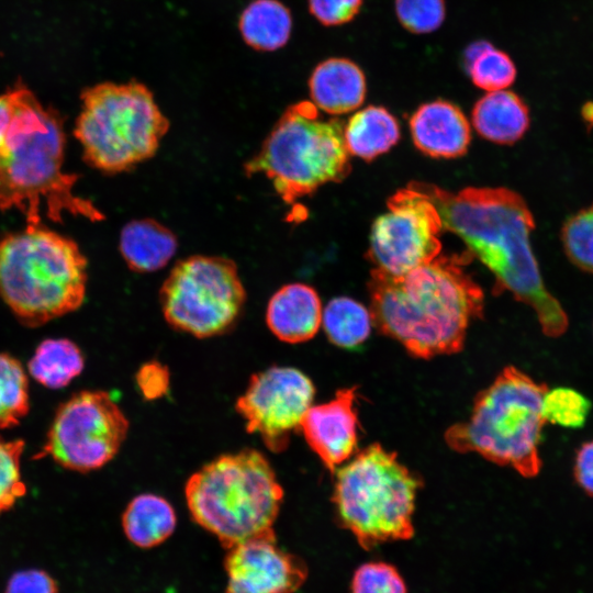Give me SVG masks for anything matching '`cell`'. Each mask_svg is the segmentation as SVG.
Instances as JSON below:
<instances>
[{
	"label": "cell",
	"instance_id": "13",
	"mask_svg": "<svg viewBox=\"0 0 593 593\" xmlns=\"http://www.w3.org/2000/svg\"><path fill=\"white\" fill-rule=\"evenodd\" d=\"M315 388L311 379L292 367H271L250 378L236 401V411L248 433L260 436L273 452L284 450L293 432L312 406Z\"/></svg>",
	"mask_w": 593,
	"mask_h": 593
},
{
	"label": "cell",
	"instance_id": "30",
	"mask_svg": "<svg viewBox=\"0 0 593 593\" xmlns=\"http://www.w3.org/2000/svg\"><path fill=\"white\" fill-rule=\"evenodd\" d=\"M23 450L22 439L7 440L0 436V514L9 511L26 493L21 477Z\"/></svg>",
	"mask_w": 593,
	"mask_h": 593
},
{
	"label": "cell",
	"instance_id": "22",
	"mask_svg": "<svg viewBox=\"0 0 593 593\" xmlns=\"http://www.w3.org/2000/svg\"><path fill=\"white\" fill-rule=\"evenodd\" d=\"M176 522V514L169 502L148 493L134 497L122 516L126 537L142 548H150L165 541L174 533Z\"/></svg>",
	"mask_w": 593,
	"mask_h": 593
},
{
	"label": "cell",
	"instance_id": "17",
	"mask_svg": "<svg viewBox=\"0 0 593 593\" xmlns=\"http://www.w3.org/2000/svg\"><path fill=\"white\" fill-rule=\"evenodd\" d=\"M321 299L314 288L305 283L281 287L269 300L266 322L280 340L298 344L310 340L322 324Z\"/></svg>",
	"mask_w": 593,
	"mask_h": 593
},
{
	"label": "cell",
	"instance_id": "21",
	"mask_svg": "<svg viewBox=\"0 0 593 593\" xmlns=\"http://www.w3.org/2000/svg\"><path fill=\"white\" fill-rule=\"evenodd\" d=\"M344 137L349 154L371 161L399 142L400 126L385 108L369 105L348 120Z\"/></svg>",
	"mask_w": 593,
	"mask_h": 593
},
{
	"label": "cell",
	"instance_id": "24",
	"mask_svg": "<svg viewBox=\"0 0 593 593\" xmlns=\"http://www.w3.org/2000/svg\"><path fill=\"white\" fill-rule=\"evenodd\" d=\"M79 347L65 338L43 340L29 361L30 374L51 389L68 385L83 369Z\"/></svg>",
	"mask_w": 593,
	"mask_h": 593
},
{
	"label": "cell",
	"instance_id": "18",
	"mask_svg": "<svg viewBox=\"0 0 593 593\" xmlns=\"http://www.w3.org/2000/svg\"><path fill=\"white\" fill-rule=\"evenodd\" d=\"M312 103L329 114H344L359 108L366 98V76L348 58L332 57L320 63L309 79Z\"/></svg>",
	"mask_w": 593,
	"mask_h": 593
},
{
	"label": "cell",
	"instance_id": "19",
	"mask_svg": "<svg viewBox=\"0 0 593 593\" xmlns=\"http://www.w3.org/2000/svg\"><path fill=\"white\" fill-rule=\"evenodd\" d=\"M471 119L482 137L505 145L521 139L529 126L527 105L521 97L507 90L490 91L479 99Z\"/></svg>",
	"mask_w": 593,
	"mask_h": 593
},
{
	"label": "cell",
	"instance_id": "36",
	"mask_svg": "<svg viewBox=\"0 0 593 593\" xmlns=\"http://www.w3.org/2000/svg\"><path fill=\"white\" fill-rule=\"evenodd\" d=\"M573 473L579 486L593 497V440L582 444L578 449Z\"/></svg>",
	"mask_w": 593,
	"mask_h": 593
},
{
	"label": "cell",
	"instance_id": "16",
	"mask_svg": "<svg viewBox=\"0 0 593 593\" xmlns=\"http://www.w3.org/2000/svg\"><path fill=\"white\" fill-rule=\"evenodd\" d=\"M414 145L434 158H456L467 153L470 125L463 112L446 100L422 104L410 119Z\"/></svg>",
	"mask_w": 593,
	"mask_h": 593
},
{
	"label": "cell",
	"instance_id": "14",
	"mask_svg": "<svg viewBox=\"0 0 593 593\" xmlns=\"http://www.w3.org/2000/svg\"><path fill=\"white\" fill-rule=\"evenodd\" d=\"M224 564L226 593H292L307 575L303 561L277 546L275 533L228 548Z\"/></svg>",
	"mask_w": 593,
	"mask_h": 593
},
{
	"label": "cell",
	"instance_id": "5",
	"mask_svg": "<svg viewBox=\"0 0 593 593\" xmlns=\"http://www.w3.org/2000/svg\"><path fill=\"white\" fill-rule=\"evenodd\" d=\"M548 385L514 366L505 367L473 403L470 417L445 433L448 447L475 452L524 478L536 477L542 466L539 455L546 421L541 403Z\"/></svg>",
	"mask_w": 593,
	"mask_h": 593
},
{
	"label": "cell",
	"instance_id": "34",
	"mask_svg": "<svg viewBox=\"0 0 593 593\" xmlns=\"http://www.w3.org/2000/svg\"><path fill=\"white\" fill-rule=\"evenodd\" d=\"M55 580L37 569L15 572L8 581L5 593H57Z\"/></svg>",
	"mask_w": 593,
	"mask_h": 593
},
{
	"label": "cell",
	"instance_id": "12",
	"mask_svg": "<svg viewBox=\"0 0 593 593\" xmlns=\"http://www.w3.org/2000/svg\"><path fill=\"white\" fill-rule=\"evenodd\" d=\"M387 206L370 232L367 257L374 268L400 276L440 255L443 223L426 197L406 187L391 195Z\"/></svg>",
	"mask_w": 593,
	"mask_h": 593
},
{
	"label": "cell",
	"instance_id": "15",
	"mask_svg": "<svg viewBox=\"0 0 593 593\" xmlns=\"http://www.w3.org/2000/svg\"><path fill=\"white\" fill-rule=\"evenodd\" d=\"M356 389H339L331 401L312 405L300 425L310 448L332 472L357 447Z\"/></svg>",
	"mask_w": 593,
	"mask_h": 593
},
{
	"label": "cell",
	"instance_id": "23",
	"mask_svg": "<svg viewBox=\"0 0 593 593\" xmlns=\"http://www.w3.org/2000/svg\"><path fill=\"white\" fill-rule=\"evenodd\" d=\"M238 26L248 46L272 52L289 41L292 18L289 9L278 0H255L242 12Z\"/></svg>",
	"mask_w": 593,
	"mask_h": 593
},
{
	"label": "cell",
	"instance_id": "10",
	"mask_svg": "<svg viewBox=\"0 0 593 593\" xmlns=\"http://www.w3.org/2000/svg\"><path fill=\"white\" fill-rule=\"evenodd\" d=\"M245 301L236 264L219 256L194 255L179 260L159 290L167 323L198 338L226 333Z\"/></svg>",
	"mask_w": 593,
	"mask_h": 593
},
{
	"label": "cell",
	"instance_id": "29",
	"mask_svg": "<svg viewBox=\"0 0 593 593\" xmlns=\"http://www.w3.org/2000/svg\"><path fill=\"white\" fill-rule=\"evenodd\" d=\"M561 239L570 261L581 270L593 273V204L566 221Z\"/></svg>",
	"mask_w": 593,
	"mask_h": 593
},
{
	"label": "cell",
	"instance_id": "7",
	"mask_svg": "<svg viewBox=\"0 0 593 593\" xmlns=\"http://www.w3.org/2000/svg\"><path fill=\"white\" fill-rule=\"evenodd\" d=\"M74 134L85 160L104 174L130 171L157 153L169 120L143 82H101L81 92Z\"/></svg>",
	"mask_w": 593,
	"mask_h": 593
},
{
	"label": "cell",
	"instance_id": "4",
	"mask_svg": "<svg viewBox=\"0 0 593 593\" xmlns=\"http://www.w3.org/2000/svg\"><path fill=\"white\" fill-rule=\"evenodd\" d=\"M87 259L70 238L42 226L0 240V298L26 326H40L83 302Z\"/></svg>",
	"mask_w": 593,
	"mask_h": 593
},
{
	"label": "cell",
	"instance_id": "33",
	"mask_svg": "<svg viewBox=\"0 0 593 593\" xmlns=\"http://www.w3.org/2000/svg\"><path fill=\"white\" fill-rule=\"evenodd\" d=\"M363 0H309L311 14L323 25L350 22L360 11Z\"/></svg>",
	"mask_w": 593,
	"mask_h": 593
},
{
	"label": "cell",
	"instance_id": "20",
	"mask_svg": "<svg viewBox=\"0 0 593 593\" xmlns=\"http://www.w3.org/2000/svg\"><path fill=\"white\" fill-rule=\"evenodd\" d=\"M175 234L153 219L134 220L121 231L120 251L135 272H153L165 267L177 251Z\"/></svg>",
	"mask_w": 593,
	"mask_h": 593
},
{
	"label": "cell",
	"instance_id": "6",
	"mask_svg": "<svg viewBox=\"0 0 593 593\" xmlns=\"http://www.w3.org/2000/svg\"><path fill=\"white\" fill-rule=\"evenodd\" d=\"M184 495L193 521L228 549L273 533L283 490L267 458L243 449L222 455L194 472Z\"/></svg>",
	"mask_w": 593,
	"mask_h": 593
},
{
	"label": "cell",
	"instance_id": "26",
	"mask_svg": "<svg viewBox=\"0 0 593 593\" xmlns=\"http://www.w3.org/2000/svg\"><path fill=\"white\" fill-rule=\"evenodd\" d=\"M465 64L473 85L489 92L510 87L516 77L512 58L485 41L466 49Z\"/></svg>",
	"mask_w": 593,
	"mask_h": 593
},
{
	"label": "cell",
	"instance_id": "28",
	"mask_svg": "<svg viewBox=\"0 0 593 593\" xmlns=\"http://www.w3.org/2000/svg\"><path fill=\"white\" fill-rule=\"evenodd\" d=\"M590 409L589 399L571 388H548L542 396L541 411L546 423L564 428L582 427Z\"/></svg>",
	"mask_w": 593,
	"mask_h": 593
},
{
	"label": "cell",
	"instance_id": "8",
	"mask_svg": "<svg viewBox=\"0 0 593 593\" xmlns=\"http://www.w3.org/2000/svg\"><path fill=\"white\" fill-rule=\"evenodd\" d=\"M421 481L379 443L336 472L332 501L342 526L366 550L414 535L413 513Z\"/></svg>",
	"mask_w": 593,
	"mask_h": 593
},
{
	"label": "cell",
	"instance_id": "31",
	"mask_svg": "<svg viewBox=\"0 0 593 593\" xmlns=\"http://www.w3.org/2000/svg\"><path fill=\"white\" fill-rule=\"evenodd\" d=\"M395 13L409 32L427 34L443 24L446 5L444 0H395Z\"/></svg>",
	"mask_w": 593,
	"mask_h": 593
},
{
	"label": "cell",
	"instance_id": "11",
	"mask_svg": "<svg viewBox=\"0 0 593 593\" xmlns=\"http://www.w3.org/2000/svg\"><path fill=\"white\" fill-rule=\"evenodd\" d=\"M127 432L128 421L108 392L80 391L57 409L37 457L49 456L63 468L89 472L115 457Z\"/></svg>",
	"mask_w": 593,
	"mask_h": 593
},
{
	"label": "cell",
	"instance_id": "3",
	"mask_svg": "<svg viewBox=\"0 0 593 593\" xmlns=\"http://www.w3.org/2000/svg\"><path fill=\"white\" fill-rule=\"evenodd\" d=\"M7 94L11 118L0 139V210L18 209L29 228L41 226L42 213L54 222H61L64 213L102 220L89 200L75 193L78 176L63 170L60 114L21 83Z\"/></svg>",
	"mask_w": 593,
	"mask_h": 593
},
{
	"label": "cell",
	"instance_id": "25",
	"mask_svg": "<svg viewBox=\"0 0 593 593\" xmlns=\"http://www.w3.org/2000/svg\"><path fill=\"white\" fill-rule=\"evenodd\" d=\"M329 342L342 348H356L370 335L372 317L365 305L348 296L332 299L322 314Z\"/></svg>",
	"mask_w": 593,
	"mask_h": 593
},
{
	"label": "cell",
	"instance_id": "37",
	"mask_svg": "<svg viewBox=\"0 0 593 593\" xmlns=\"http://www.w3.org/2000/svg\"><path fill=\"white\" fill-rule=\"evenodd\" d=\"M11 118V108L7 92L0 96V139L4 134Z\"/></svg>",
	"mask_w": 593,
	"mask_h": 593
},
{
	"label": "cell",
	"instance_id": "1",
	"mask_svg": "<svg viewBox=\"0 0 593 593\" xmlns=\"http://www.w3.org/2000/svg\"><path fill=\"white\" fill-rule=\"evenodd\" d=\"M407 188L426 197L437 208L443 230L460 237L468 253L494 275V294L508 291L530 306L546 336L566 333L568 315L544 284L529 239L534 216L518 193L503 187L452 192L422 181Z\"/></svg>",
	"mask_w": 593,
	"mask_h": 593
},
{
	"label": "cell",
	"instance_id": "27",
	"mask_svg": "<svg viewBox=\"0 0 593 593\" xmlns=\"http://www.w3.org/2000/svg\"><path fill=\"white\" fill-rule=\"evenodd\" d=\"M30 409L29 380L21 362L0 354V428L16 426Z\"/></svg>",
	"mask_w": 593,
	"mask_h": 593
},
{
	"label": "cell",
	"instance_id": "32",
	"mask_svg": "<svg viewBox=\"0 0 593 593\" xmlns=\"http://www.w3.org/2000/svg\"><path fill=\"white\" fill-rule=\"evenodd\" d=\"M350 589L351 593H407L398 569L382 561L359 566L353 575Z\"/></svg>",
	"mask_w": 593,
	"mask_h": 593
},
{
	"label": "cell",
	"instance_id": "9",
	"mask_svg": "<svg viewBox=\"0 0 593 593\" xmlns=\"http://www.w3.org/2000/svg\"><path fill=\"white\" fill-rule=\"evenodd\" d=\"M344 122L322 120L317 108L301 101L286 109L257 154L245 164L247 176L264 174L288 204L351 170Z\"/></svg>",
	"mask_w": 593,
	"mask_h": 593
},
{
	"label": "cell",
	"instance_id": "35",
	"mask_svg": "<svg viewBox=\"0 0 593 593\" xmlns=\"http://www.w3.org/2000/svg\"><path fill=\"white\" fill-rule=\"evenodd\" d=\"M136 380L143 394L147 399H155L166 392L169 374L159 363L150 362L139 369Z\"/></svg>",
	"mask_w": 593,
	"mask_h": 593
},
{
	"label": "cell",
	"instance_id": "2",
	"mask_svg": "<svg viewBox=\"0 0 593 593\" xmlns=\"http://www.w3.org/2000/svg\"><path fill=\"white\" fill-rule=\"evenodd\" d=\"M466 256L439 255L400 276L373 268L368 281L373 326L416 358L459 353L484 294L463 268Z\"/></svg>",
	"mask_w": 593,
	"mask_h": 593
}]
</instances>
